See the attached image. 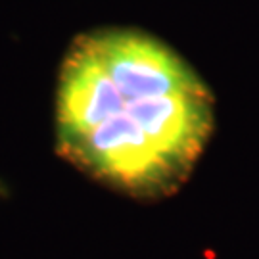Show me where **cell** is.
<instances>
[{
  "label": "cell",
  "instance_id": "6da1fadb",
  "mask_svg": "<svg viewBox=\"0 0 259 259\" xmlns=\"http://www.w3.org/2000/svg\"><path fill=\"white\" fill-rule=\"evenodd\" d=\"M56 150L67 163L139 202L173 196L215 127V98L161 38L102 27L71 40L56 87Z\"/></svg>",
  "mask_w": 259,
  "mask_h": 259
}]
</instances>
